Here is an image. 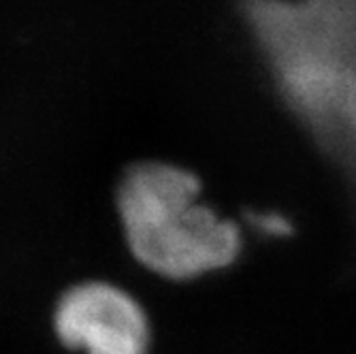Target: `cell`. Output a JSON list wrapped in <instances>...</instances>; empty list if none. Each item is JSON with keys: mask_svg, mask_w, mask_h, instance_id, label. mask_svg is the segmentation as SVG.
<instances>
[{"mask_svg": "<svg viewBox=\"0 0 356 354\" xmlns=\"http://www.w3.org/2000/svg\"><path fill=\"white\" fill-rule=\"evenodd\" d=\"M51 325L77 354H149L152 323L141 301L107 280H83L60 295Z\"/></svg>", "mask_w": 356, "mask_h": 354, "instance_id": "3957f363", "label": "cell"}, {"mask_svg": "<svg viewBox=\"0 0 356 354\" xmlns=\"http://www.w3.org/2000/svg\"><path fill=\"white\" fill-rule=\"evenodd\" d=\"M293 118L356 175V0H241Z\"/></svg>", "mask_w": 356, "mask_h": 354, "instance_id": "6da1fadb", "label": "cell"}, {"mask_svg": "<svg viewBox=\"0 0 356 354\" xmlns=\"http://www.w3.org/2000/svg\"><path fill=\"white\" fill-rule=\"evenodd\" d=\"M115 211L133 259L171 282L229 269L243 250L239 222L203 201V179L167 160L128 167L115 190Z\"/></svg>", "mask_w": 356, "mask_h": 354, "instance_id": "7a4b0ae2", "label": "cell"}]
</instances>
